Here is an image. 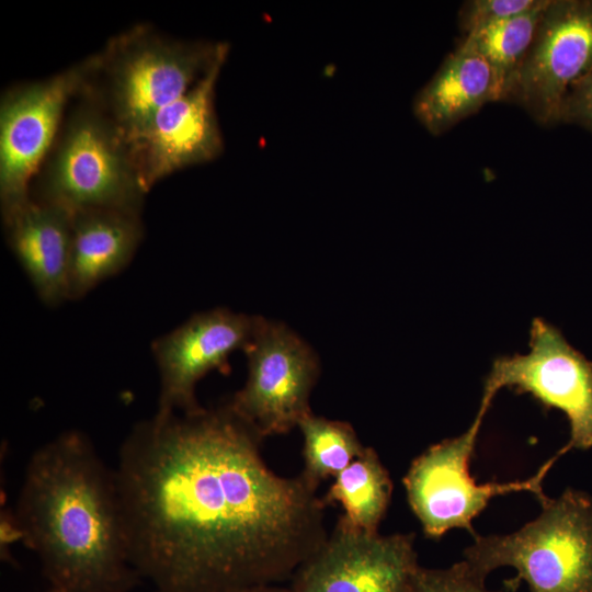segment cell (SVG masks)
<instances>
[{
  "mask_svg": "<svg viewBox=\"0 0 592 592\" xmlns=\"http://www.w3.org/2000/svg\"><path fill=\"white\" fill-rule=\"evenodd\" d=\"M262 440L228 402L156 412L125 437L114 471L129 559L155 592L276 584L325 543L322 499L271 470Z\"/></svg>",
  "mask_w": 592,
  "mask_h": 592,
  "instance_id": "6da1fadb",
  "label": "cell"
},
{
  "mask_svg": "<svg viewBox=\"0 0 592 592\" xmlns=\"http://www.w3.org/2000/svg\"><path fill=\"white\" fill-rule=\"evenodd\" d=\"M12 524L15 538L37 555L49 592H129L140 582L115 471L80 431L32 454Z\"/></svg>",
  "mask_w": 592,
  "mask_h": 592,
  "instance_id": "7a4b0ae2",
  "label": "cell"
},
{
  "mask_svg": "<svg viewBox=\"0 0 592 592\" xmlns=\"http://www.w3.org/2000/svg\"><path fill=\"white\" fill-rule=\"evenodd\" d=\"M228 53L226 42L178 39L151 26L135 25L98 53L96 66L81 93L128 138Z\"/></svg>",
  "mask_w": 592,
  "mask_h": 592,
  "instance_id": "3957f363",
  "label": "cell"
},
{
  "mask_svg": "<svg viewBox=\"0 0 592 592\" xmlns=\"http://www.w3.org/2000/svg\"><path fill=\"white\" fill-rule=\"evenodd\" d=\"M43 164L36 186L30 193L33 200L71 214L89 209L140 214L146 192L127 139L84 94L70 112Z\"/></svg>",
  "mask_w": 592,
  "mask_h": 592,
  "instance_id": "277c9868",
  "label": "cell"
},
{
  "mask_svg": "<svg viewBox=\"0 0 592 592\" xmlns=\"http://www.w3.org/2000/svg\"><path fill=\"white\" fill-rule=\"evenodd\" d=\"M540 504V514L514 533L476 534L464 560L485 578L511 567L530 592H592V497L568 488Z\"/></svg>",
  "mask_w": 592,
  "mask_h": 592,
  "instance_id": "5b68a950",
  "label": "cell"
},
{
  "mask_svg": "<svg viewBox=\"0 0 592 592\" xmlns=\"http://www.w3.org/2000/svg\"><path fill=\"white\" fill-rule=\"evenodd\" d=\"M492 399L483 394L469 428L458 436L430 446L412 462L403 477L409 505L429 538L437 539L452 528H464L475 536L473 520L494 496L527 491L540 503L548 498L543 480L560 457L558 453L525 480L478 485L470 476L469 462Z\"/></svg>",
  "mask_w": 592,
  "mask_h": 592,
  "instance_id": "8992f818",
  "label": "cell"
},
{
  "mask_svg": "<svg viewBox=\"0 0 592 592\" xmlns=\"http://www.w3.org/2000/svg\"><path fill=\"white\" fill-rule=\"evenodd\" d=\"M98 54L46 79L16 84L0 101V202L5 214L31 198V180L49 153L68 102L80 94Z\"/></svg>",
  "mask_w": 592,
  "mask_h": 592,
  "instance_id": "52a82bcc",
  "label": "cell"
},
{
  "mask_svg": "<svg viewBox=\"0 0 592 592\" xmlns=\"http://www.w3.org/2000/svg\"><path fill=\"white\" fill-rule=\"evenodd\" d=\"M243 352L248 377L230 408L263 439L284 434L311 412L309 398L319 376L314 350L282 322L259 317Z\"/></svg>",
  "mask_w": 592,
  "mask_h": 592,
  "instance_id": "ba28073f",
  "label": "cell"
},
{
  "mask_svg": "<svg viewBox=\"0 0 592 592\" xmlns=\"http://www.w3.org/2000/svg\"><path fill=\"white\" fill-rule=\"evenodd\" d=\"M508 387L528 394L545 409L562 411L570 425L569 442L558 452L592 448V362L571 346L561 331L534 318L526 354L494 360L483 394L496 396Z\"/></svg>",
  "mask_w": 592,
  "mask_h": 592,
  "instance_id": "9c48e42d",
  "label": "cell"
},
{
  "mask_svg": "<svg viewBox=\"0 0 592 592\" xmlns=\"http://www.w3.org/2000/svg\"><path fill=\"white\" fill-rule=\"evenodd\" d=\"M592 69V0H548L503 100L540 125L559 123L569 89Z\"/></svg>",
  "mask_w": 592,
  "mask_h": 592,
  "instance_id": "30bf717a",
  "label": "cell"
},
{
  "mask_svg": "<svg viewBox=\"0 0 592 592\" xmlns=\"http://www.w3.org/2000/svg\"><path fill=\"white\" fill-rule=\"evenodd\" d=\"M419 567L413 533H367L338 519L325 543L297 568L289 589L407 592Z\"/></svg>",
  "mask_w": 592,
  "mask_h": 592,
  "instance_id": "8fae6325",
  "label": "cell"
},
{
  "mask_svg": "<svg viewBox=\"0 0 592 592\" xmlns=\"http://www.w3.org/2000/svg\"><path fill=\"white\" fill-rule=\"evenodd\" d=\"M259 316L214 308L152 341L151 352L160 377L157 413H191L202 406L197 383L208 373L228 374V358L251 341Z\"/></svg>",
  "mask_w": 592,
  "mask_h": 592,
  "instance_id": "7c38bea8",
  "label": "cell"
},
{
  "mask_svg": "<svg viewBox=\"0 0 592 592\" xmlns=\"http://www.w3.org/2000/svg\"><path fill=\"white\" fill-rule=\"evenodd\" d=\"M226 59L220 58L186 93L126 138L146 193L175 171L209 162L224 151L215 89Z\"/></svg>",
  "mask_w": 592,
  "mask_h": 592,
  "instance_id": "4fadbf2b",
  "label": "cell"
},
{
  "mask_svg": "<svg viewBox=\"0 0 592 592\" xmlns=\"http://www.w3.org/2000/svg\"><path fill=\"white\" fill-rule=\"evenodd\" d=\"M2 219L8 244L42 303L69 300L72 214L31 197Z\"/></svg>",
  "mask_w": 592,
  "mask_h": 592,
  "instance_id": "5bb4252c",
  "label": "cell"
},
{
  "mask_svg": "<svg viewBox=\"0 0 592 592\" xmlns=\"http://www.w3.org/2000/svg\"><path fill=\"white\" fill-rule=\"evenodd\" d=\"M144 238L140 214L89 209L72 214L69 300H78L122 272Z\"/></svg>",
  "mask_w": 592,
  "mask_h": 592,
  "instance_id": "9a60e30c",
  "label": "cell"
},
{
  "mask_svg": "<svg viewBox=\"0 0 592 592\" xmlns=\"http://www.w3.org/2000/svg\"><path fill=\"white\" fill-rule=\"evenodd\" d=\"M502 94L492 67L462 43L417 93L412 111L430 134L439 136L486 104L502 101Z\"/></svg>",
  "mask_w": 592,
  "mask_h": 592,
  "instance_id": "2e32d148",
  "label": "cell"
},
{
  "mask_svg": "<svg viewBox=\"0 0 592 592\" xmlns=\"http://www.w3.org/2000/svg\"><path fill=\"white\" fill-rule=\"evenodd\" d=\"M334 478L321 498L325 505L340 504L343 514L339 519L353 528L378 532L391 499L392 481L376 451L365 447Z\"/></svg>",
  "mask_w": 592,
  "mask_h": 592,
  "instance_id": "e0dca14e",
  "label": "cell"
},
{
  "mask_svg": "<svg viewBox=\"0 0 592 592\" xmlns=\"http://www.w3.org/2000/svg\"><path fill=\"white\" fill-rule=\"evenodd\" d=\"M548 0L528 11L475 30L464 36V45L477 52L492 67L504 92L525 58Z\"/></svg>",
  "mask_w": 592,
  "mask_h": 592,
  "instance_id": "ac0fdd59",
  "label": "cell"
},
{
  "mask_svg": "<svg viewBox=\"0 0 592 592\" xmlns=\"http://www.w3.org/2000/svg\"><path fill=\"white\" fill-rule=\"evenodd\" d=\"M298 428L304 440L300 476L314 490L327 478L337 477L365 448L353 426L345 421L329 420L310 412Z\"/></svg>",
  "mask_w": 592,
  "mask_h": 592,
  "instance_id": "d6986e66",
  "label": "cell"
},
{
  "mask_svg": "<svg viewBox=\"0 0 592 592\" xmlns=\"http://www.w3.org/2000/svg\"><path fill=\"white\" fill-rule=\"evenodd\" d=\"M486 578L463 559L447 568L419 567L407 592H493L486 588Z\"/></svg>",
  "mask_w": 592,
  "mask_h": 592,
  "instance_id": "ffe728a7",
  "label": "cell"
},
{
  "mask_svg": "<svg viewBox=\"0 0 592 592\" xmlns=\"http://www.w3.org/2000/svg\"><path fill=\"white\" fill-rule=\"evenodd\" d=\"M538 0H468L458 11V24L464 34L519 15L532 9Z\"/></svg>",
  "mask_w": 592,
  "mask_h": 592,
  "instance_id": "44dd1931",
  "label": "cell"
},
{
  "mask_svg": "<svg viewBox=\"0 0 592 592\" xmlns=\"http://www.w3.org/2000/svg\"><path fill=\"white\" fill-rule=\"evenodd\" d=\"M560 122L592 132V69L569 89L561 106Z\"/></svg>",
  "mask_w": 592,
  "mask_h": 592,
  "instance_id": "7402d4cb",
  "label": "cell"
},
{
  "mask_svg": "<svg viewBox=\"0 0 592 592\" xmlns=\"http://www.w3.org/2000/svg\"><path fill=\"white\" fill-rule=\"evenodd\" d=\"M236 592H292L289 588L278 587L277 584L259 585L242 589Z\"/></svg>",
  "mask_w": 592,
  "mask_h": 592,
  "instance_id": "603a6c76",
  "label": "cell"
},
{
  "mask_svg": "<svg viewBox=\"0 0 592 592\" xmlns=\"http://www.w3.org/2000/svg\"><path fill=\"white\" fill-rule=\"evenodd\" d=\"M45 592H49L48 590H46Z\"/></svg>",
  "mask_w": 592,
  "mask_h": 592,
  "instance_id": "cb8c5ba5",
  "label": "cell"
}]
</instances>
